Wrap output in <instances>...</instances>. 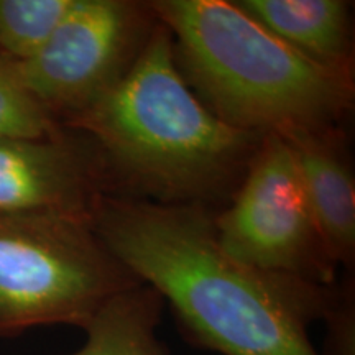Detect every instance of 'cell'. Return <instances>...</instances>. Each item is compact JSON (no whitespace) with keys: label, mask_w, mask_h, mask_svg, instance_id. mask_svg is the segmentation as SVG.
I'll return each mask as SVG.
<instances>
[{"label":"cell","mask_w":355,"mask_h":355,"mask_svg":"<svg viewBox=\"0 0 355 355\" xmlns=\"http://www.w3.org/2000/svg\"><path fill=\"white\" fill-rule=\"evenodd\" d=\"M214 212L107 194L92 227L140 283L170 304L189 343L222 355H319L309 326L326 318L334 286L279 277L230 259Z\"/></svg>","instance_id":"6da1fadb"},{"label":"cell","mask_w":355,"mask_h":355,"mask_svg":"<svg viewBox=\"0 0 355 355\" xmlns=\"http://www.w3.org/2000/svg\"><path fill=\"white\" fill-rule=\"evenodd\" d=\"M63 127L94 144L114 194L204 207L232 198L263 137L199 101L159 21L125 76Z\"/></svg>","instance_id":"7a4b0ae2"},{"label":"cell","mask_w":355,"mask_h":355,"mask_svg":"<svg viewBox=\"0 0 355 355\" xmlns=\"http://www.w3.org/2000/svg\"><path fill=\"white\" fill-rule=\"evenodd\" d=\"M171 33L178 68L227 125L259 135L339 125L354 74L318 64L224 0L150 2Z\"/></svg>","instance_id":"3957f363"},{"label":"cell","mask_w":355,"mask_h":355,"mask_svg":"<svg viewBox=\"0 0 355 355\" xmlns=\"http://www.w3.org/2000/svg\"><path fill=\"white\" fill-rule=\"evenodd\" d=\"M139 279L86 219L0 214V339L43 326L84 329Z\"/></svg>","instance_id":"277c9868"},{"label":"cell","mask_w":355,"mask_h":355,"mask_svg":"<svg viewBox=\"0 0 355 355\" xmlns=\"http://www.w3.org/2000/svg\"><path fill=\"white\" fill-rule=\"evenodd\" d=\"M220 250L259 272L336 285L290 145L279 133L260 139L227 207L212 217Z\"/></svg>","instance_id":"5b68a950"},{"label":"cell","mask_w":355,"mask_h":355,"mask_svg":"<svg viewBox=\"0 0 355 355\" xmlns=\"http://www.w3.org/2000/svg\"><path fill=\"white\" fill-rule=\"evenodd\" d=\"M157 24L150 2L74 0L42 50L17 63L21 83L63 127L125 76Z\"/></svg>","instance_id":"8992f818"},{"label":"cell","mask_w":355,"mask_h":355,"mask_svg":"<svg viewBox=\"0 0 355 355\" xmlns=\"http://www.w3.org/2000/svg\"><path fill=\"white\" fill-rule=\"evenodd\" d=\"M107 194V171L83 133L63 127L46 137H0V214L91 220Z\"/></svg>","instance_id":"52a82bcc"},{"label":"cell","mask_w":355,"mask_h":355,"mask_svg":"<svg viewBox=\"0 0 355 355\" xmlns=\"http://www.w3.org/2000/svg\"><path fill=\"white\" fill-rule=\"evenodd\" d=\"M290 145L306 198L327 254L336 265H354L355 180L340 128L279 133Z\"/></svg>","instance_id":"ba28073f"},{"label":"cell","mask_w":355,"mask_h":355,"mask_svg":"<svg viewBox=\"0 0 355 355\" xmlns=\"http://www.w3.org/2000/svg\"><path fill=\"white\" fill-rule=\"evenodd\" d=\"M266 32L314 63L354 74L350 3L345 0H237Z\"/></svg>","instance_id":"9c48e42d"},{"label":"cell","mask_w":355,"mask_h":355,"mask_svg":"<svg viewBox=\"0 0 355 355\" xmlns=\"http://www.w3.org/2000/svg\"><path fill=\"white\" fill-rule=\"evenodd\" d=\"M165 301L152 286L139 285L109 298L86 324V343L69 355H168L159 340Z\"/></svg>","instance_id":"30bf717a"},{"label":"cell","mask_w":355,"mask_h":355,"mask_svg":"<svg viewBox=\"0 0 355 355\" xmlns=\"http://www.w3.org/2000/svg\"><path fill=\"white\" fill-rule=\"evenodd\" d=\"M74 0H0V55L24 63L46 44Z\"/></svg>","instance_id":"8fae6325"},{"label":"cell","mask_w":355,"mask_h":355,"mask_svg":"<svg viewBox=\"0 0 355 355\" xmlns=\"http://www.w3.org/2000/svg\"><path fill=\"white\" fill-rule=\"evenodd\" d=\"M61 128L26 91L17 61L0 55V137H46Z\"/></svg>","instance_id":"7c38bea8"},{"label":"cell","mask_w":355,"mask_h":355,"mask_svg":"<svg viewBox=\"0 0 355 355\" xmlns=\"http://www.w3.org/2000/svg\"><path fill=\"white\" fill-rule=\"evenodd\" d=\"M324 321L327 322L326 355H355V295L352 282L336 288Z\"/></svg>","instance_id":"4fadbf2b"}]
</instances>
